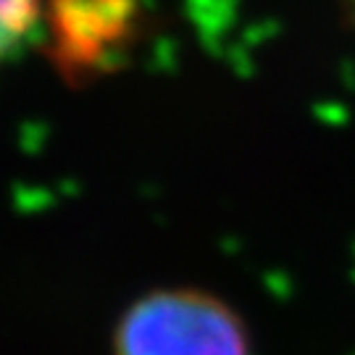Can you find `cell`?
Returning <instances> with one entry per match:
<instances>
[{
    "mask_svg": "<svg viewBox=\"0 0 355 355\" xmlns=\"http://www.w3.org/2000/svg\"><path fill=\"white\" fill-rule=\"evenodd\" d=\"M114 355H250L242 316L214 292L164 287L145 292L114 327Z\"/></svg>",
    "mask_w": 355,
    "mask_h": 355,
    "instance_id": "cell-1",
    "label": "cell"
},
{
    "mask_svg": "<svg viewBox=\"0 0 355 355\" xmlns=\"http://www.w3.org/2000/svg\"><path fill=\"white\" fill-rule=\"evenodd\" d=\"M45 0H0V64L40 32Z\"/></svg>",
    "mask_w": 355,
    "mask_h": 355,
    "instance_id": "cell-3",
    "label": "cell"
},
{
    "mask_svg": "<svg viewBox=\"0 0 355 355\" xmlns=\"http://www.w3.org/2000/svg\"><path fill=\"white\" fill-rule=\"evenodd\" d=\"M142 21L140 0H45L40 32L64 82L89 85L127 64Z\"/></svg>",
    "mask_w": 355,
    "mask_h": 355,
    "instance_id": "cell-2",
    "label": "cell"
}]
</instances>
